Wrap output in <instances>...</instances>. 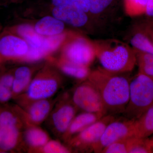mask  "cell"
<instances>
[{"mask_svg": "<svg viewBox=\"0 0 153 153\" xmlns=\"http://www.w3.org/2000/svg\"><path fill=\"white\" fill-rule=\"evenodd\" d=\"M87 79L100 94L107 114L123 113L129 97L130 80L127 77L99 68L91 71Z\"/></svg>", "mask_w": 153, "mask_h": 153, "instance_id": "cell-1", "label": "cell"}, {"mask_svg": "<svg viewBox=\"0 0 153 153\" xmlns=\"http://www.w3.org/2000/svg\"><path fill=\"white\" fill-rule=\"evenodd\" d=\"M96 57L102 68L114 73L131 71L137 64L135 52L128 45L115 41L94 43Z\"/></svg>", "mask_w": 153, "mask_h": 153, "instance_id": "cell-2", "label": "cell"}, {"mask_svg": "<svg viewBox=\"0 0 153 153\" xmlns=\"http://www.w3.org/2000/svg\"><path fill=\"white\" fill-rule=\"evenodd\" d=\"M62 83L60 71L47 61L38 69L25 92L18 97L19 106H24L35 100L52 98L60 89Z\"/></svg>", "mask_w": 153, "mask_h": 153, "instance_id": "cell-3", "label": "cell"}, {"mask_svg": "<svg viewBox=\"0 0 153 153\" xmlns=\"http://www.w3.org/2000/svg\"><path fill=\"white\" fill-rule=\"evenodd\" d=\"M153 105V78L138 72L130 80L128 103L124 117L136 120Z\"/></svg>", "mask_w": 153, "mask_h": 153, "instance_id": "cell-4", "label": "cell"}, {"mask_svg": "<svg viewBox=\"0 0 153 153\" xmlns=\"http://www.w3.org/2000/svg\"><path fill=\"white\" fill-rule=\"evenodd\" d=\"M10 32L23 38L29 48L37 50L44 59H48L60 50L66 39L64 34L50 37L42 36L36 32L33 25L27 24L13 27Z\"/></svg>", "mask_w": 153, "mask_h": 153, "instance_id": "cell-5", "label": "cell"}, {"mask_svg": "<svg viewBox=\"0 0 153 153\" xmlns=\"http://www.w3.org/2000/svg\"><path fill=\"white\" fill-rule=\"evenodd\" d=\"M60 50L59 57L81 66L89 67L96 57L94 43L74 33H68Z\"/></svg>", "mask_w": 153, "mask_h": 153, "instance_id": "cell-6", "label": "cell"}, {"mask_svg": "<svg viewBox=\"0 0 153 153\" xmlns=\"http://www.w3.org/2000/svg\"><path fill=\"white\" fill-rule=\"evenodd\" d=\"M25 124L16 111H3L0 113V150L9 152L24 143L23 132Z\"/></svg>", "mask_w": 153, "mask_h": 153, "instance_id": "cell-7", "label": "cell"}, {"mask_svg": "<svg viewBox=\"0 0 153 153\" xmlns=\"http://www.w3.org/2000/svg\"><path fill=\"white\" fill-rule=\"evenodd\" d=\"M115 118L113 115H105L68 140L67 146L72 152H93L94 146L99 141L107 126Z\"/></svg>", "mask_w": 153, "mask_h": 153, "instance_id": "cell-8", "label": "cell"}, {"mask_svg": "<svg viewBox=\"0 0 153 153\" xmlns=\"http://www.w3.org/2000/svg\"><path fill=\"white\" fill-rule=\"evenodd\" d=\"M78 110L67 94L58 97L47 118L55 134L61 138L76 116Z\"/></svg>", "mask_w": 153, "mask_h": 153, "instance_id": "cell-9", "label": "cell"}, {"mask_svg": "<svg viewBox=\"0 0 153 153\" xmlns=\"http://www.w3.org/2000/svg\"><path fill=\"white\" fill-rule=\"evenodd\" d=\"M81 82L75 88L71 97L76 107L85 112L107 114L96 88L88 79Z\"/></svg>", "mask_w": 153, "mask_h": 153, "instance_id": "cell-10", "label": "cell"}, {"mask_svg": "<svg viewBox=\"0 0 153 153\" xmlns=\"http://www.w3.org/2000/svg\"><path fill=\"white\" fill-rule=\"evenodd\" d=\"M136 120L124 117L115 118L107 126L93 152L101 153L103 149L113 143L134 136Z\"/></svg>", "mask_w": 153, "mask_h": 153, "instance_id": "cell-11", "label": "cell"}, {"mask_svg": "<svg viewBox=\"0 0 153 153\" xmlns=\"http://www.w3.org/2000/svg\"><path fill=\"white\" fill-rule=\"evenodd\" d=\"M58 97L31 102L24 106L18 107L17 111L25 125L39 126L47 120Z\"/></svg>", "mask_w": 153, "mask_h": 153, "instance_id": "cell-12", "label": "cell"}, {"mask_svg": "<svg viewBox=\"0 0 153 153\" xmlns=\"http://www.w3.org/2000/svg\"><path fill=\"white\" fill-rule=\"evenodd\" d=\"M29 49L27 43L16 34L10 32L0 37V56L3 58L21 62Z\"/></svg>", "mask_w": 153, "mask_h": 153, "instance_id": "cell-13", "label": "cell"}, {"mask_svg": "<svg viewBox=\"0 0 153 153\" xmlns=\"http://www.w3.org/2000/svg\"><path fill=\"white\" fill-rule=\"evenodd\" d=\"M52 16L62 21L65 24L75 27H81L88 21L87 13L74 6H53Z\"/></svg>", "mask_w": 153, "mask_h": 153, "instance_id": "cell-14", "label": "cell"}, {"mask_svg": "<svg viewBox=\"0 0 153 153\" xmlns=\"http://www.w3.org/2000/svg\"><path fill=\"white\" fill-rule=\"evenodd\" d=\"M106 114L99 113L83 111L76 116L71 121L66 132L61 137L65 142Z\"/></svg>", "mask_w": 153, "mask_h": 153, "instance_id": "cell-15", "label": "cell"}, {"mask_svg": "<svg viewBox=\"0 0 153 153\" xmlns=\"http://www.w3.org/2000/svg\"><path fill=\"white\" fill-rule=\"evenodd\" d=\"M23 138L27 151L30 153L43 146L51 139L47 132L39 126L31 125H25Z\"/></svg>", "mask_w": 153, "mask_h": 153, "instance_id": "cell-16", "label": "cell"}, {"mask_svg": "<svg viewBox=\"0 0 153 153\" xmlns=\"http://www.w3.org/2000/svg\"><path fill=\"white\" fill-rule=\"evenodd\" d=\"M47 60L60 72L81 82L87 79L91 71L89 67L71 63L60 57L55 58L51 56Z\"/></svg>", "mask_w": 153, "mask_h": 153, "instance_id": "cell-17", "label": "cell"}, {"mask_svg": "<svg viewBox=\"0 0 153 153\" xmlns=\"http://www.w3.org/2000/svg\"><path fill=\"white\" fill-rule=\"evenodd\" d=\"M38 68L36 66H19L15 70L12 88L13 97H18L25 92Z\"/></svg>", "mask_w": 153, "mask_h": 153, "instance_id": "cell-18", "label": "cell"}, {"mask_svg": "<svg viewBox=\"0 0 153 153\" xmlns=\"http://www.w3.org/2000/svg\"><path fill=\"white\" fill-rule=\"evenodd\" d=\"M33 26L38 34L46 37L58 36L66 32L65 24L52 15L41 18Z\"/></svg>", "mask_w": 153, "mask_h": 153, "instance_id": "cell-19", "label": "cell"}, {"mask_svg": "<svg viewBox=\"0 0 153 153\" xmlns=\"http://www.w3.org/2000/svg\"><path fill=\"white\" fill-rule=\"evenodd\" d=\"M153 135V105L136 120L134 136L149 138Z\"/></svg>", "mask_w": 153, "mask_h": 153, "instance_id": "cell-20", "label": "cell"}, {"mask_svg": "<svg viewBox=\"0 0 153 153\" xmlns=\"http://www.w3.org/2000/svg\"><path fill=\"white\" fill-rule=\"evenodd\" d=\"M133 49L137 51L153 54V44L143 27L137 30L130 40Z\"/></svg>", "mask_w": 153, "mask_h": 153, "instance_id": "cell-21", "label": "cell"}, {"mask_svg": "<svg viewBox=\"0 0 153 153\" xmlns=\"http://www.w3.org/2000/svg\"><path fill=\"white\" fill-rule=\"evenodd\" d=\"M134 51L139 72L153 78V54Z\"/></svg>", "mask_w": 153, "mask_h": 153, "instance_id": "cell-22", "label": "cell"}, {"mask_svg": "<svg viewBox=\"0 0 153 153\" xmlns=\"http://www.w3.org/2000/svg\"><path fill=\"white\" fill-rule=\"evenodd\" d=\"M13 73L4 74L0 78V102H7L13 97Z\"/></svg>", "mask_w": 153, "mask_h": 153, "instance_id": "cell-23", "label": "cell"}, {"mask_svg": "<svg viewBox=\"0 0 153 153\" xmlns=\"http://www.w3.org/2000/svg\"><path fill=\"white\" fill-rule=\"evenodd\" d=\"M153 153V150L150 144L149 138L135 136L130 138L128 153Z\"/></svg>", "mask_w": 153, "mask_h": 153, "instance_id": "cell-24", "label": "cell"}, {"mask_svg": "<svg viewBox=\"0 0 153 153\" xmlns=\"http://www.w3.org/2000/svg\"><path fill=\"white\" fill-rule=\"evenodd\" d=\"M70 148L57 140H49L44 146L32 153H69L72 152Z\"/></svg>", "mask_w": 153, "mask_h": 153, "instance_id": "cell-25", "label": "cell"}, {"mask_svg": "<svg viewBox=\"0 0 153 153\" xmlns=\"http://www.w3.org/2000/svg\"><path fill=\"white\" fill-rule=\"evenodd\" d=\"M126 12L132 16L146 13L148 0H124Z\"/></svg>", "mask_w": 153, "mask_h": 153, "instance_id": "cell-26", "label": "cell"}, {"mask_svg": "<svg viewBox=\"0 0 153 153\" xmlns=\"http://www.w3.org/2000/svg\"><path fill=\"white\" fill-rule=\"evenodd\" d=\"M131 137L113 143L104 148L101 153H128Z\"/></svg>", "mask_w": 153, "mask_h": 153, "instance_id": "cell-27", "label": "cell"}, {"mask_svg": "<svg viewBox=\"0 0 153 153\" xmlns=\"http://www.w3.org/2000/svg\"><path fill=\"white\" fill-rule=\"evenodd\" d=\"M53 6L61 5L74 6L85 13H89L88 0H52Z\"/></svg>", "mask_w": 153, "mask_h": 153, "instance_id": "cell-28", "label": "cell"}, {"mask_svg": "<svg viewBox=\"0 0 153 153\" xmlns=\"http://www.w3.org/2000/svg\"><path fill=\"white\" fill-rule=\"evenodd\" d=\"M114 0H88L89 12L93 14L100 13L106 9Z\"/></svg>", "mask_w": 153, "mask_h": 153, "instance_id": "cell-29", "label": "cell"}, {"mask_svg": "<svg viewBox=\"0 0 153 153\" xmlns=\"http://www.w3.org/2000/svg\"><path fill=\"white\" fill-rule=\"evenodd\" d=\"M153 44V19L150 18L143 26Z\"/></svg>", "mask_w": 153, "mask_h": 153, "instance_id": "cell-30", "label": "cell"}, {"mask_svg": "<svg viewBox=\"0 0 153 153\" xmlns=\"http://www.w3.org/2000/svg\"><path fill=\"white\" fill-rule=\"evenodd\" d=\"M145 14L149 18L153 19V0H148Z\"/></svg>", "mask_w": 153, "mask_h": 153, "instance_id": "cell-31", "label": "cell"}, {"mask_svg": "<svg viewBox=\"0 0 153 153\" xmlns=\"http://www.w3.org/2000/svg\"><path fill=\"white\" fill-rule=\"evenodd\" d=\"M149 140L150 144L153 150V136L151 138H149Z\"/></svg>", "mask_w": 153, "mask_h": 153, "instance_id": "cell-32", "label": "cell"}]
</instances>
